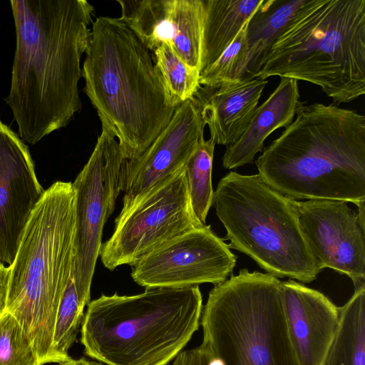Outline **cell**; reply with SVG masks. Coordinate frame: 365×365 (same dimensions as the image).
Segmentation results:
<instances>
[{"label":"cell","instance_id":"cell-1","mask_svg":"<svg viewBox=\"0 0 365 365\" xmlns=\"http://www.w3.org/2000/svg\"><path fill=\"white\" fill-rule=\"evenodd\" d=\"M16 45L5 98L21 140L36 144L81 108V59L93 24L86 0H11Z\"/></svg>","mask_w":365,"mask_h":365},{"label":"cell","instance_id":"cell-2","mask_svg":"<svg viewBox=\"0 0 365 365\" xmlns=\"http://www.w3.org/2000/svg\"><path fill=\"white\" fill-rule=\"evenodd\" d=\"M295 114L255 160L258 175L295 200H342L365 209V116L301 101Z\"/></svg>","mask_w":365,"mask_h":365},{"label":"cell","instance_id":"cell-3","mask_svg":"<svg viewBox=\"0 0 365 365\" xmlns=\"http://www.w3.org/2000/svg\"><path fill=\"white\" fill-rule=\"evenodd\" d=\"M81 68L84 91L125 160L138 158L168 125L173 106L152 53L120 19L92 24Z\"/></svg>","mask_w":365,"mask_h":365},{"label":"cell","instance_id":"cell-4","mask_svg":"<svg viewBox=\"0 0 365 365\" xmlns=\"http://www.w3.org/2000/svg\"><path fill=\"white\" fill-rule=\"evenodd\" d=\"M75 230L72 182L56 181L32 212L9 266L6 312L24 329L40 365L56 363L53 333L59 302L72 274Z\"/></svg>","mask_w":365,"mask_h":365},{"label":"cell","instance_id":"cell-5","mask_svg":"<svg viewBox=\"0 0 365 365\" xmlns=\"http://www.w3.org/2000/svg\"><path fill=\"white\" fill-rule=\"evenodd\" d=\"M202 307L199 286L103 294L87 305L81 342L106 365H168L198 330Z\"/></svg>","mask_w":365,"mask_h":365},{"label":"cell","instance_id":"cell-6","mask_svg":"<svg viewBox=\"0 0 365 365\" xmlns=\"http://www.w3.org/2000/svg\"><path fill=\"white\" fill-rule=\"evenodd\" d=\"M319 86L335 104L365 93V0H311L271 47L255 78Z\"/></svg>","mask_w":365,"mask_h":365},{"label":"cell","instance_id":"cell-7","mask_svg":"<svg viewBox=\"0 0 365 365\" xmlns=\"http://www.w3.org/2000/svg\"><path fill=\"white\" fill-rule=\"evenodd\" d=\"M212 206L225 228L229 247L267 273L310 283L322 270L302 233L294 200L258 174L227 173L214 191Z\"/></svg>","mask_w":365,"mask_h":365},{"label":"cell","instance_id":"cell-8","mask_svg":"<svg viewBox=\"0 0 365 365\" xmlns=\"http://www.w3.org/2000/svg\"><path fill=\"white\" fill-rule=\"evenodd\" d=\"M280 282L270 274L242 269L210 290L200 319L202 344L223 365H299Z\"/></svg>","mask_w":365,"mask_h":365},{"label":"cell","instance_id":"cell-9","mask_svg":"<svg viewBox=\"0 0 365 365\" xmlns=\"http://www.w3.org/2000/svg\"><path fill=\"white\" fill-rule=\"evenodd\" d=\"M201 226L191 207L183 167L156 185L130 210L118 215L99 257L111 271L124 264L133 266L153 250Z\"/></svg>","mask_w":365,"mask_h":365},{"label":"cell","instance_id":"cell-10","mask_svg":"<svg viewBox=\"0 0 365 365\" xmlns=\"http://www.w3.org/2000/svg\"><path fill=\"white\" fill-rule=\"evenodd\" d=\"M125 160L115 136L102 127L91 155L72 182L76 210L72 276L78 292L88 301L103 227L122 191Z\"/></svg>","mask_w":365,"mask_h":365},{"label":"cell","instance_id":"cell-11","mask_svg":"<svg viewBox=\"0 0 365 365\" xmlns=\"http://www.w3.org/2000/svg\"><path fill=\"white\" fill-rule=\"evenodd\" d=\"M236 261L229 245L205 225L143 257L131 266L130 275L145 288L216 285L232 275Z\"/></svg>","mask_w":365,"mask_h":365},{"label":"cell","instance_id":"cell-12","mask_svg":"<svg viewBox=\"0 0 365 365\" xmlns=\"http://www.w3.org/2000/svg\"><path fill=\"white\" fill-rule=\"evenodd\" d=\"M304 240L322 269L346 274L354 289L365 284V227L347 202L294 200Z\"/></svg>","mask_w":365,"mask_h":365},{"label":"cell","instance_id":"cell-13","mask_svg":"<svg viewBox=\"0 0 365 365\" xmlns=\"http://www.w3.org/2000/svg\"><path fill=\"white\" fill-rule=\"evenodd\" d=\"M205 127L200 105L193 96L177 108L168 125L143 153L125 160L120 215L133 207L156 185L185 166L204 138Z\"/></svg>","mask_w":365,"mask_h":365},{"label":"cell","instance_id":"cell-14","mask_svg":"<svg viewBox=\"0 0 365 365\" xmlns=\"http://www.w3.org/2000/svg\"><path fill=\"white\" fill-rule=\"evenodd\" d=\"M120 19L153 53L169 44L190 68L201 72L203 0H117Z\"/></svg>","mask_w":365,"mask_h":365},{"label":"cell","instance_id":"cell-15","mask_svg":"<svg viewBox=\"0 0 365 365\" xmlns=\"http://www.w3.org/2000/svg\"><path fill=\"white\" fill-rule=\"evenodd\" d=\"M44 192L28 146L0 120V262H13Z\"/></svg>","mask_w":365,"mask_h":365},{"label":"cell","instance_id":"cell-16","mask_svg":"<svg viewBox=\"0 0 365 365\" xmlns=\"http://www.w3.org/2000/svg\"><path fill=\"white\" fill-rule=\"evenodd\" d=\"M279 294L289 338L299 365H323L339 323V307L323 293L293 279Z\"/></svg>","mask_w":365,"mask_h":365},{"label":"cell","instance_id":"cell-17","mask_svg":"<svg viewBox=\"0 0 365 365\" xmlns=\"http://www.w3.org/2000/svg\"><path fill=\"white\" fill-rule=\"evenodd\" d=\"M267 83L259 78L245 77L215 86H199L194 97L215 145L228 146L242 136Z\"/></svg>","mask_w":365,"mask_h":365},{"label":"cell","instance_id":"cell-18","mask_svg":"<svg viewBox=\"0 0 365 365\" xmlns=\"http://www.w3.org/2000/svg\"><path fill=\"white\" fill-rule=\"evenodd\" d=\"M299 98L298 81L281 77L277 87L256 108L242 136L227 146L222 158L223 168L231 170L252 163L256 154L263 150L265 139L292 123Z\"/></svg>","mask_w":365,"mask_h":365},{"label":"cell","instance_id":"cell-19","mask_svg":"<svg viewBox=\"0 0 365 365\" xmlns=\"http://www.w3.org/2000/svg\"><path fill=\"white\" fill-rule=\"evenodd\" d=\"M310 1L263 0L250 18L247 26V53L245 77H255L272 45Z\"/></svg>","mask_w":365,"mask_h":365},{"label":"cell","instance_id":"cell-20","mask_svg":"<svg viewBox=\"0 0 365 365\" xmlns=\"http://www.w3.org/2000/svg\"><path fill=\"white\" fill-rule=\"evenodd\" d=\"M262 1L203 0L201 72L220 56Z\"/></svg>","mask_w":365,"mask_h":365},{"label":"cell","instance_id":"cell-21","mask_svg":"<svg viewBox=\"0 0 365 365\" xmlns=\"http://www.w3.org/2000/svg\"><path fill=\"white\" fill-rule=\"evenodd\" d=\"M339 323L323 365H365V284L339 307Z\"/></svg>","mask_w":365,"mask_h":365},{"label":"cell","instance_id":"cell-22","mask_svg":"<svg viewBox=\"0 0 365 365\" xmlns=\"http://www.w3.org/2000/svg\"><path fill=\"white\" fill-rule=\"evenodd\" d=\"M215 146L210 138L202 139L185 166L191 207L202 225H206L213 199L212 170Z\"/></svg>","mask_w":365,"mask_h":365},{"label":"cell","instance_id":"cell-23","mask_svg":"<svg viewBox=\"0 0 365 365\" xmlns=\"http://www.w3.org/2000/svg\"><path fill=\"white\" fill-rule=\"evenodd\" d=\"M152 54L170 103L178 107L192 98L200 86V73L187 65L169 44L163 43Z\"/></svg>","mask_w":365,"mask_h":365},{"label":"cell","instance_id":"cell-24","mask_svg":"<svg viewBox=\"0 0 365 365\" xmlns=\"http://www.w3.org/2000/svg\"><path fill=\"white\" fill-rule=\"evenodd\" d=\"M248 21L220 56L209 68L200 73V86H215L222 83L235 82L245 77L247 53L246 31Z\"/></svg>","mask_w":365,"mask_h":365},{"label":"cell","instance_id":"cell-25","mask_svg":"<svg viewBox=\"0 0 365 365\" xmlns=\"http://www.w3.org/2000/svg\"><path fill=\"white\" fill-rule=\"evenodd\" d=\"M0 365H40L27 335L7 312L0 317Z\"/></svg>","mask_w":365,"mask_h":365},{"label":"cell","instance_id":"cell-26","mask_svg":"<svg viewBox=\"0 0 365 365\" xmlns=\"http://www.w3.org/2000/svg\"><path fill=\"white\" fill-rule=\"evenodd\" d=\"M171 365H222L212 358L210 350L202 344L199 346L182 351Z\"/></svg>","mask_w":365,"mask_h":365},{"label":"cell","instance_id":"cell-27","mask_svg":"<svg viewBox=\"0 0 365 365\" xmlns=\"http://www.w3.org/2000/svg\"><path fill=\"white\" fill-rule=\"evenodd\" d=\"M9 268L0 262V317L6 312Z\"/></svg>","mask_w":365,"mask_h":365},{"label":"cell","instance_id":"cell-28","mask_svg":"<svg viewBox=\"0 0 365 365\" xmlns=\"http://www.w3.org/2000/svg\"><path fill=\"white\" fill-rule=\"evenodd\" d=\"M58 365H106L96 360H88L85 358L78 359H69L66 361L61 362Z\"/></svg>","mask_w":365,"mask_h":365}]
</instances>
